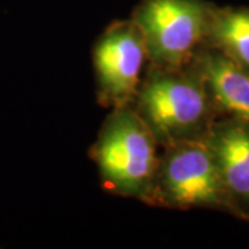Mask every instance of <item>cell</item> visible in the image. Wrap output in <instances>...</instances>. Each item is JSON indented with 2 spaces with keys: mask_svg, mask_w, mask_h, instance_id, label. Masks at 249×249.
<instances>
[{
  "mask_svg": "<svg viewBox=\"0 0 249 249\" xmlns=\"http://www.w3.org/2000/svg\"><path fill=\"white\" fill-rule=\"evenodd\" d=\"M130 106L160 148L205 139L222 116L196 61L176 70L148 65Z\"/></svg>",
  "mask_w": 249,
  "mask_h": 249,
  "instance_id": "cell-1",
  "label": "cell"
},
{
  "mask_svg": "<svg viewBox=\"0 0 249 249\" xmlns=\"http://www.w3.org/2000/svg\"><path fill=\"white\" fill-rule=\"evenodd\" d=\"M145 204L178 211L213 209L249 222L230 196L205 139L162 147Z\"/></svg>",
  "mask_w": 249,
  "mask_h": 249,
  "instance_id": "cell-2",
  "label": "cell"
},
{
  "mask_svg": "<svg viewBox=\"0 0 249 249\" xmlns=\"http://www.w3.org/2000/svg\"><path fill=\"white\" fill-rule=\"evenodd\" d=\"M160 144L132 106L112 108L91 148L103 187L147 202L158 166Z\"/></svg>",
  "mask_w": 249,
  "mask_h": 249,
  "instance_id": "cell-3",
  "label": "cell"
},
{
  "mask_svg": "<svg viewBox=\"0 0 249 249\" xmlns=\"http://www.w3.org/2000/svg\"><path fill=\"white\" fill-rule=\"evenodd\" d=\"M216 4L206 0H140L132 13L148 65L184 68L205 46Z\"/></svg>",
  "mask_w": 249,
  "mask_h": 249,
  "instance_id": "cell-4",
  "label": "cell"
},
{
  "mask_svg": "<svg viewBox=\"0 0 249 249\" xmlns=\"http://www.w3.org/2000/svg\"><path fill=\"white\" fill-rule=\"evenodd\" d=\"M147 50L133 19L109 24L93 49L98 101L104 107L130 106L142 82Z\"/></svg>",
  "mask_w": 249,
  "mask_h": 249,
  "instance_id": "cell-5",
  "label": "cell"
},
{
  "mask_svg": "<svg viewBox=\"0 0 249 249\" xmlns=\"http://www.w3.org/2000/svg\"><path fill=\"white\" fill-rule=\"evenodd\" d=\"M235 204L249 216V126L220 116L205 136Z\"/></svg>",
  "mask_w": 249,
  "mask_h": 249,
  "instance_id": "cell-6",
  "label": "cell"
},
{
  "mask_svg": "<svg viewBox=\"0 0 249 249\" xmlns=\"http://www.w3.org/2000/svg\"><path fill=\"white\" fill-rule=\"evenodd\" d=\"M194 61L205 76L222 116H230L249 126V71L209 47L196 54Z\"/></svg>",
  "mask_w": 249,
  "mask_h": 249,
  "instance_id": "cell-7",
  "label": "cell"
},
{
  "mask_svg": "<svg viewBox=\"0 0 249 249\" xmlns=\"http://www.w3.org/2000/svg\"><path fill=\"white\" fill-rule=\"evenodd\" d=\"M205 47L249 71V7L214 6Z\"/></svg>",
  "mask_w": 249,
  "mask_h": 249,
  "instance_id": "cell-8",
  "label": "cell"
}]
</instances>
